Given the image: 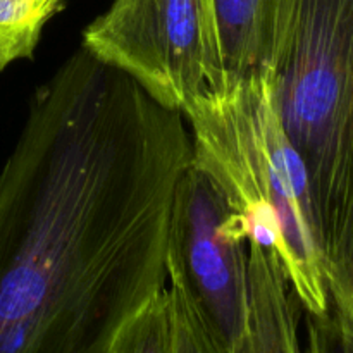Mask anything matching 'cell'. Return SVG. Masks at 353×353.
I'll use <instances>...</instances> for the list:
<instances>
[{
  "label": "cell",
  "mask_w": 353,
  "mask_h": 353,
  "mask_svg": "<svg viewBox=\"0 0 353 353\" xmlns=\"http://www.w3.org/2000/svg\"><path fill=\"white\" fill-rule=\"evenodd\" d=\"M188 124L133 79L69 55L0 169V353H109L168 288Z\"/></svg>",
  "instance_id": "cell-1"
},
{
  "label": "cell",
  "mask_w": 353,
  "mask_h": 353,
  "mask_svg": "<svg viewBox=\"0 0 353 353\" xmlns=\"http://www.w3.org/2000/svg\"><path fill=\"white\" fill-rule=\"evenodd\" d=\"M181 114L192 164L219 190L248 243L278 257L303 314L330 312L309 172L283 126L272 71L207 88Z\"/></svg>",
  "instance_id": "cell-2"
},
{
  "label": "cell",
  "mask_w": 353,
  "mask_h": 353,
  "mask_svg": "<svg viewBox=\"0 0 353 353\" xmlns=\"http://www.w3.org/2000/svg\"><path fill=\"white\" fill-rule=\"evenodd\" d=\"M283 126L309 172L324 259L353 203V0H283Z\"/></svg>",
  "instance_id": "cell-3"
},
{
  "label": "cell",
  "mask_w": 353,
  "mask_h": 353,
  "mask_svg": "<svg viewBox=\"0 0 353 353\" xmlns=\"http://www.w3.org/2000/svg\"><path fill=\"white\" fill-rule=\"evenodd\" d=\"M81 48L178 112L226 85L212 0H112L85 28Z\"/></svg>",
  "instance_id": "cell-4"
},
{
  "label": "cell",
  "mask_w": 353,
  "mask_h": 353,
  "mask_svg": "<svg viewBox=\"0 0 353 353\" xmlns=\"http://www.w3.org/2000/svg\"><path fill=\"white\" fill-rule=\"evenodd\" d=\"M168 262L226 353H240L250 323V248L214 183L190 162L176 186Z\"/></svg>",
  "instance_id": "cell-5"
},
{
  "label": "cell",
  "mask_w": 353,
  "mask_h": 353,
  "mask_svg": "<svg viewBox=\"0 0 353 353\" xmlns=\"http://www.w3.org/2000/svg\"><path fill=\"white\" fill-rule=\"evenodd\" d=\"M226 83L274 72L285 37L283 0H212Z\"/></svg>",
  "instance_id": "cell-6"
},
{
  "label": "cell",
  "mask_w": 353,
  "mask_h": 353,
  "mask_svg": "<svg viewBox=\"0 0 353 353\" xmlns=\"http://www.w3.org/2000/svg\"><path fill=\"white\" fill-rule=\"evenodd\" d=\"M250 248V323L240 353H303L299 324L303 314L278 257Z\"/></svg>",
  "instance_id": "cell-7"
},
{
  "label": "cell",
  "mask_w": 353,
  "mask_h": 353,
  "mask_svg": "<svg viewBox=\"0 0 353 353\" xmlns=\"http://www.w3.org/2000/svg\"><path fill=\"white\" fill-rule=\"evenodd\" d=\"M64 0H0V71L33 57L48 21Z\"/></svg>",
  "instance_id": "cell-8"
},
{
  "label": "cell",
  "mask_w": 353,
  "mask_h": 353,
  "mask_svg": "<svg viewBox=\"0 0 353 353\" xmlns=\"http://www.w3.org/2000/svg\"><path fill=\"white\" fill-rule=\"evenodd\" d=\"M109 353H171L168 288L145 303L123 324Z\"/></svg>",
  "instance_id": "cell-9"
},
{
  "label": "cell",
  "mask_w": 353,
  "mask_h": 353,
  "mask_svg": "<svg viewBox=\"0 0 353 353\" xmlns=\"http://www.w3.org/2000/svg\"><path fill=\"white\" fill-rule=\"evenodd\" d=\"M168 295L171 310V353H226L203 323L188 290L169 262Z\"/></svg>",
  "instance_id": "cell-10"
},
{
  "label": "cell",
  "mask_w": 353,
  "mask_h": 353,
  "mask_svg": "<svg viewBox=\"0 0 353 353\" xmlns=\"http://www.w3.org/2000/svg\"><path fill=\"white\" fill-rule=\"evenodd\" d=\"M326 283L331 310L353 331V203L326 252Z\"/></svg>",
  "instance_id": "cell-11"
},
{
  "label": "cell",
  "mask_w": 353,
  "mask_h": 353,
  "mask_svg": "<svg viewBox=\"0 0 353 353\" xmlns=\"http://www.w3.org/2000/svg\"><path fill=\"white\" fill-rule=\"evenodd\" d=\"M303 353H353V331L333 310L324 316L305 314Z\"/></svg>",
  "instance_id": "cell-12"
}]
</instances>
